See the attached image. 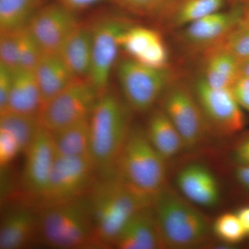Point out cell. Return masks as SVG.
I'll return each mask as SVG.
<instances>
[{
    "label": "cell",
    "mask_w": 249,
    "mask_h": 249,
    "mask_svg": "<svg viewBox=\"0 0 249 249\" xmlns=\"http://www.w3.org/2000/svg\"><path fill=\"white\" fill-rule=\"evenodd\" d=\"M153 197L132 186L117 174L101 178L93 183L88 199L96 239L101 248L112 246L129 219L152 206Z\"/></svg>",
    "instance_id": "cell-1"
},
{
    "label": "cell",
    "mask_w": 249,
    "mask_h": 249,
    "mask_svg": "<svg viewBox=\"0 0 249 249\" xmlns=\"http://www.w3.org/2000/svg\"><path fill=\"white\" fill-rule=\"evenodd\" d=\"M132 109L114 91L101 93L90 116V155L100 178L116 174L131 128Z\"/></svg>",
    "instance_id": "cell-2"
},
{
    "label": "cell",
    "mask_w": 249,
    "mask_h": 249,
    "mask_svg": "<svg viewBox=\"0 0 249 249\" xmlns=\"http://www.w3.org/2000/svg\"><path fill=\"white\" fill-rule=\"evenodd\" d=\"M38 233L44 243L58 249L101 247L96 239L88 196L42 206Z\"/></svg>",
    "instance_id": "cell-3"
},
{
    "label": "cell",
    "mask_w": 249,
    "mask_h": 249,
    "mask_svg": "<svg viewBox=\"0 0 249 249\" xmlns=\"http://www.w3.org/2000/svg\"><path fill=\"white\" fill-rule=\"evenodd\" d=\"M187 201L167 185L154 196L152 207L164 248H194L209 238V221Z\"/></svg>",
    "instance_id": "cell-4"
},
{
    "label": "cell",
    "mask_w": 249,
    "mask_h": 249,
    "mask_svg": "<svg viewBox=\"0 0 249 249\" xmlns=\"http://www.w3.org/2000/svg\"><path fill=\"white\" fill-rule=\"evenodd\" d=\"M166 161L149 141L145 128L133 124L116 174L139 191L154 196L166 185Z\"/></svg>",
    "instance_id": "cell-5"
},
{
    "label": "cell",
    "mask_w": 249,
    "mask_h": 249,
    "mask_svg": "<svg viewBox=\"0 0 249 249\" xmlns=\"http://www.w3.org/2000/svg\"><path fill=\"white\" fill-rule=\"evenodd\" d=\"M101 93L89 78H77L45 103L39 113V124L53 134L89 119Z\"/></svg>",
    "instance_id": "cell-6"
},
{
    "label": "cell",
    "mask_w": 249,
    "mask_h": 249,
    "mask_svg": "<svg viewBox=\"0 0 249 249\" xmlns=\"http://www.w3.org/2000/svg\"><path fill=\"white\" fill-rule=\"evenodd\" d=\"M116 76L124 101L139 113L151 111L170 83L167 69L147 67L129 57L118 62Z\"/></svg>",
    "instance_id": "cell-7"
},
{
    "label": "cell",
    "mask_w": 249,
    "mask_h": 249,
    "mask_svg": "<svg viewBox=\"0 0 249 249\" xmlns=\"http://www.w3.org/2000/svg\"><path fill=\"white\" fill-rule=\"evenodd\" d=\"M160 100V108L181 134L186 150L202 145L212 131L193 89L183 83H170Z\"/></svg>",
    "instance_id": "cell-8"
},
{
    "label": "cell",
    "mask_w": 249,
    "mask_h": 249,
    "mask_svg": "<svg viewBox=\"0 0 249 249\" xmlns=\"http://www.w3.org/2000/svg\"><path fill=\"white\" fill-rule=\"evenodd\" d=\"M96 173L91 155L64 157L56 155L48 184L40 198L42 206L58 204L85 196L91 188Z\"/></svg>",
    "instance_id": "cell-9"
},
{
    "label": "cell",
    "mask_w": 249,
    "mask_h": 249,
    "mask_svg": "<svg viewBox=\"0 0 249 249\" xmlns=\"http://www.w3.org/2000/svg\"><path fill=\"white\" fill-rule=\"evenodd\" d=\"M126 18L106 15L92 26V62L89 79L102 93L108 89L111 70L120 49L119 37L132 24Z\"/></svg>",
    "instance_id": "cell-10"
},
{
    "label": "cell",
    "mask_w": 249,
    "mask_h": 249,
    "mask_svg": "<svg viewBox=\"0 0 249 249\" xmlns=\"http://www.w3.org/2000/svg\"><path fill=\"white\" fill-rule=\"evenodd\" d=\"M193 91L212 132L231 136L245 127L243 109L231 89L214 88L201 78L196 80Z\"/></svg>",
    "instance_id": "cell-11"
},
{
    "label": "cell",
    "mask_w": 249,
    "mask_h": 249,
    "mask_svg": "<svg viewBox=\"0 0 249 249\" xmlns=\"http://www.w3.org/2000/svg\"><path fill=\"white\" fill-rule=\"evenodd\" d=\"M79 23L76 13L56 1L41 7L31 18L27 27L43 53H59Z\"/></svg>",
    "instance_id": "cell-12"
},
{
    "label": "cell",
    "mask_w": 249,
    "mask_h": 249,
    "mask_svg": "<svg viewBox=\"0 0 249 249\" xmlns=\"http://www.w3.org/2000/svg\"><path fill=\"white\" fill-rule=\"evenodd\" d=\"M22 183L26 191L40 198L48 184L56 158L52 133L40 126L35 138L26 152Z\"/></svg>",
    "instance_id": "cell-13"
},
{
    "label": "cell",
    "mask_w": 249,
    "mask_h": 249,
    "mask_svg": "<svg viewBox=\"0 0 249 249\" xmlns=\"http://www.w3.org/2000/svg\"><path fill=\"white\" fill-rule=\"evenodd\" d=\"M119 45L129 58L142 65L158 70L168 67V49L157 31L132 24L121 34Z\"/></svg>",
    "instance_id": "cell-14"
},
{
    "label": "cell",
    "mask_w": 249,
    "mask_h": 249,
    "mask_svg": "<svg viewBox=\"0 0 249 249\" xmlns=\"http://www.w3.org/2000/svg\"><path fill=\"white\" fill-rule=\"evenodd\" d=\"M242 20L238 4L201 18L183 27V37L191 45L211 48L220 44Z\"/></svg>",
    "instance_id": "cell-15"
},
{
    "label": "cell",
    "mask_w": 249,
    "mask_h": 249,
    "mask_svg": "<svg viewBox=\"0 0 249 249\" xmlns=\"http://www.w3.org/2000/svg\"><path fill=\"white\" fill-rule=\"evenodd\" d=\"M177 184L184 197L193 204L213 207L219 203V183L204 165L194 163L183 167L177 177Z\"/></svg>",
    "instance_id": "cell-16"
},
{
    "label": "cell",
    "mask_w": 249,
    "mask_h": 249,
    "mask_svg": "<svg viewBox=\"0 0 249 249\" xmlns=\"http://www.w3.org/2000/svg\"><path fill=\"white\" fill-rule=\"evenodd\" d=\"M112 246L119 249L164 248L152 205L129 219L116 236Z\"/></svg>",
    "instance_id": "cell-17"
},
{
    "label": "cell",
    "mask_w": 249,
    "mask_h": 249,
    "mask_svg": "<svg viewBox=\"0 0 249 249\" xmlns=\"http://www.w3.org/2000/svg\"><path fill=\"white\" fill-rule=\"evenodd\" d=\"M38 232V214L25 206L11 209L1 219L0 249L25 248Z\"/></svg>",
    "instance_id": "cell-18"
},
{
    "label": "cell",
    "mask_w": 249,
    "mask_h": 249,
    "mask_svg": "<svg viewBox=\"0 0 249 249\" xmlns=\"http://www.w3.org/2000/svg\"><path fill=\"white\" fill-rule=\"evenodd\" d=\"M34 71L40 88L42 106L77 78L59 53H44Z\"/></svg>",
    "instance_id": "cell-19"
},
{
    "label": "cell",
    "mask_w": 249,
    "mask_h": 249,
    "mask_svg": "<svg viewBox=\"0 0 249 249\" xmlns=\"http://www.w3.org/2000/svg\"><path fill=\"white\" fill-rule=\"evenodd\" d=\"M59 54L77 78H89L92 62L91 24L80 22L62 45Z\"/></svg>",
    "instance_id": "cell-20"
},
{
    "label": "cell",
    "mask_w": 249,
    "mask_h": 249,
    "mask_svg": "<svg viewBox=\"0 0 249 249\" xmlns=\"http://www.w3.org/2000/svg\"><path fill=\"white\" fill-rule=\"evenodd\" d=\"M145 129L149 141L165 160L186 150L181 134L161 108L152 109Z\"/></svg>",
    "instance_id": "cell-21"
},
{
    "label": "cell",
    "mask_w": 249,
    "mask_h": 249,
    "mask_svg": "<svg viewBox=\"0 0 249 249\" xmlns=\"http://www.w3.org/2000/svg\"><path fill=\"white\" fill-rule=\"evenodd\" d=\"M42 107V96L34 71L14 70L6 111L38 116Z\"/></svg>",
    "instance_id": "cell-22"
},
{
    "label": "cell",
    "mask_w": 249,
    "mask_h": 249,
    "mask_svg": "<svg viewBox=\"0 0 249 249\" xmlns=\"http://www.w3.org/2000/svg\"><path fill=\"white\" fill-rule=\"evenodd\" d=\"M240 61L219 46L209 49L202 78L211 86L231 89L240 76Z\"/></svg>",
    "instance_id": "cell-23"
},
{
    "label": "cell",
    "mask_w": 249,
    "mask_h": 249,
    "mask_svg": "<svg viewBox=\"0 0 249 249\" xmlns=\"http://www.w3.org/2000/svg\"><path fill=\"white\" fill-rule=\"evenodd\" d=\"M229 0H175L163 16L175 27H185L198 19L224 9Z\"/></svg>",
    "instance_id": "cell-24"
},
{
    "label": "cell",
    "mask_w": 249,
    "mask_h": 249,
    "mask_svg": "<svg viewBox=\"0 0 249 249\" xmlns=\"http://www.w3.org/2000/svg\"><path fill=\"white\" fill-rule=\"evenodd\" d=\"M89 119L79 121L52 134L55 152L64 157L90 155Z\"/></svg>",
    "instance_id": "cell-25"
},
{
    "label": "cell",
    "mask_w": 249,
    "mask_h": 249,
    "mask_svg": "<svg viewBox=\"0 0 249 249\" xmlns=\"http://www.w3.org/2000/svg\"><path fill=\"white\" fill-rule=\"evenodd\" d=\"M46 0H0V31L27 27Z\"/></svg>",
    "instance_id": "cell-26"
},
{
    "label": "cell",
    "mask_w": 249,
    "mask_h": 249,
    "mask_svg": "<svg viewBox=\"0 0 249 249\" xmlns=\"http://www.w3.org/2000/svg\"><path fill=\"white\" fill-rule=\"evenodd\" d=\"M37 116L4 111L0 114V129L14 136L25 152L40 129Z\"/></svg>",
    "instance_id": "cell-27"
},
{
    "label": "cell",
    "mask_w": 249,
    "mask_h": 249,
    "mask_svg": "<svg viewBox=\"0 0 249 249\" xmlns=\"http://www.w3.org/2000/svg\"><path fill=\"white\" fill-rule=\"evenodd\" d=\"M43 52L27 27L18 31V61L19 69L34 71Z\"/></svg>",
    "instance_id": "cell-28"
},
{
    "label": "cell",
    "mask_w": 249,
    "mask_h": 249,
    "mask_svg": "<svg viewBox=\"0 0 249 249\" xmlns=\"http://www.w3.org/2000/svg\"><path fill=\"white\" fill-rule=\"evenodd\" d=\"M213 231L219 240L229 245L240 243L247 236L237 214L231 213L221 214L216 219Z\"/></svg>",
    "instance_id": "cell-29"
},
{
    "label": "cell",
    "mask_w": 249,
    "mask_h": 249,
    "mask_svg": "<svg viewBox=\"0 0 249 249\" xmlns=\"http://www.w3.org/2000/svg\"><path fill=\"white\" fill-rule=\"evenodd\" d=\"M217 46L230 52L240 62L249 58V24L242 20Z\"/></svg>",
    "instance_id": "cell-30"
},
{
    "label": "cell",
    "mask_w": 249,
    "mask_h": 249,
    "mask_svg": "<svg viewBox=\"0 0 249 249\" xmlns=\"http://www.w3.org/2000/svg\"><path fill=\"white\" fill-rule=\"evenodd\" d=\"M18 30L0 31V63L11 70L19 69Z\"/></svg>",
    "instance_id": "cell-31"
},
{
    "label": "cell",
    "mask_w": 249,
    "mask_h": 249,
    "mask_svg": "<svg viewBox=\"0 0 249 249\" xmlns=\"http://www.w3.org/2000/svg\"><path fill=\"white\" fill-rule=\"evenodd\" d=\"M116 1L140 14L162 16L170 3L169 0H116Z\"/></svg>",
    "instance_id": "cell-32"
},
{
    "label": "cell",
    "mask_w": 249,
    "mask_h": 249,
    "mask_svg": "<svg viewBox=\"0 0 249 249\" xmlns=\"http://www.w3.org/2000/svg\"><path fill=\"white\" fill-rule=\"evenodd\" d=\"M23 152L22 147L14 136L9 132L0 129V165H9Z\"/></svg>",
    "instance_id": "cell-33"
},
{
    "label": "cell",
    "mask_w": 249,
    "mask_h": 249,
    "mask_svg": "<svg viewBox=\"0 0 249 249\" xmlns=\"http://www.w3.org/2000/svg\"><path fill=\"white\" fill-rule=\"evenodd\" d=\"M13 71L9 67L0 63V114L7 109L12 85Z\"/></svg>",
    "instance_id": "cell-34"
},
{
    "label": "cell",
    "mask_w": 249,
    "mask_h": 249,
    "mask_svg": "<svg viewBox=\"0 0 249 249\" xmlns=\"http://www.w3.org/2000/svg\"><path fill=\"white\" fill-rule=\"evenodd\" d=\"M231 90L240 107L249 112V77L240 74Z\"/></svg>",
    "instance_id": "cell-35"
},
{
    "label": "cell",
    "mask_w": 249,
    "mask_h": 249,
    "mask_svg": "<svg viewBox=\"0 0 249 249\" xmlns=\"http://www.w3.org/2000/svg\"><path fill=\"white\" fill-rule=\"evenodd\" d=\"M232 160L235 165H249V134L235 145Z\"/></svg>",
    "instance_id": "cell-36"
},
{
    "label": "cell",
    "mask_w": 249,
    "mask_h": 249,
    "mask_svg": "<svg viewBox=\"0 0 249 249\" xmlns=\"http://www.w3.org/2000/svg\"><path fill=\"white\" fill-rule=\"evenodd\" d=\"M105 1H116V0H57L59 3L74 13Z\"/></svg>",
    "instance_id": "cell-37"
},
{
    "label": "cell",
    "mask_w": 249,
    "mask_h": 249,
    "mask_svg": "<svg viewBox=\"0 0 249 249\" xmlns=\"http://www.w3.org/2000/svg\"><path fill=\"white\" fill-rule=\"evenodd\" d=\"M236 181L245 191L249 192V165H235Z\"/></svg>",
    "instance_id": "cell-38"
},
{
    "label": "cell",
    "mask_w": 249,
    "mask_h": 249,
    "mask_svg": "<svg viewBox=\"0 0 249 249\" xmlns=\"http://www.w3.org/2000/svg\"><path fill=\"white\" fill-rule=\"evenodd\" d=\"M237 217L240 219L247 236L249 235V206H244L239 209L237 212Z\"/></svg>",
    "instance_id": "cell-39"
},
{
    "label": "cell",
    "mask_w": 249,
    "mask_h": 249,
    "mask_svg": "<svg viewBox=\"0 0 249 249\" xmlns=\"http://www.w3.org/2000/svg\"><path fill=\"white\" fill-rule=\"evenodd\" d=\"M242 10V21L249 24V0H233Z\"/></svg>",
    "instance_id": "cell-40"
},
{
    "label": "cell",
    "mask_w": 249,
    "mask_h": 249,
    "mask_svg": "<svg viewBox=\"0 0 249 249\" xmlns=\"http://www.w3.org/2000/svg\"><path fill=\"white\" fill-rule=\"evenodd\" d=\"M240 73L249 77V58L240 62Z\"/></svg>",
    "instance_id": "cell-41"
},
{
    "label": "cell",
    "mask_w": 249,
    "mask_h": 249,
    "mask_svg": "<svg viewBox=\"0 0 249 249\" xmlns=\"http://www.w3.org/2000/svg\"><path fill=\"white\" fill-rule=\"evenodd\" d=\"M175 1V0H169L170 2H171V1Z\"/></svg>",
    "instance_id": "cell-42"
}]
</instances>
